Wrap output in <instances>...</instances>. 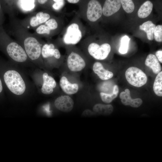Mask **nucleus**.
Masks as SVG:
<instances>
[{
	"mask_svg": "<svg viewBox=\"0 0 162 162\" xmlns=\"http://www.w3.org/2000/svg\"><path fill=\"white\" fill-rule=\"evenodd\" d=\"M0 50L5 52L12 59L18 62L25 61L27 55L22 47L11 41L6 33L0 34Z\"/></svg>",
	"mask_w": 162,
	"mask_h": 162,
	"instance_id": "f257e3e1",
	"label": "nucleus"
},
{
	"mask_svg": "<svg viewBox=\"0 0 162 162\" xmlns=\"http://www.w3.org/2000/svg\"><path fill=\"white\" fill-rule=\"evenodd\" d=\"M3 78L6 86L13 93L20 95L25 92V83L20 74L16 71L10 70L6 71Z\"/></svg>",
	"mask_w": 162,
	"mask_h": 162,
	"instance_id": "f03ea898",
	"label": "nucleus"
},
{
	"mask_svg": "<svg viewBox=\"0 0 162 162\" xmlns=\"http://www.w3.org/2000/svg\"><path fill=\"white\" fill-rule=\"evenodd\" d=\"M125 76L128 82L134 86L140 87L147 81L146 74L140 69L134 67L128 68L125 72Z\"/></svg>",
	"mask_w": 162,
	"mask_h": 162,
	"instance_id": "7ed1b4c3",
	"label": "nucleus"
},
{
	"mask_svg": "<svg viewBox=\"0 0 162 162\" xmlns=\"http://www.w3.org/2000/svg\"><path fill=\"white\" fill-rule=\"evenodd\" d=\"M23 42L24 50L29 57L32 60L38 59L42 50L38 40L32 36H28L24 39Z\"/></svg>",
	"mask_w": 162,
	"mask_h": 162,
	"instance_id": "20e7f679",
	"label": "nucleus"
},
{
	"mask_svg": "<svg viewBox=\"0 0 162 162\" xmlns=\"http://www.w3.org/2000/svg\"><path fill=\"white\" fill-rule=\"evenodd\" d=\"M82 37V33L79 25L74 22L67 27L63 40L66 44L75 45L80 41Z\"/></svg>",
	"mask_w": 162,
	"mask_h": 162,
	"instance_id": "39448f33",
	"label": "nucleus"
},
{
	"mask_svg": "<svg viewBox=\"0 0 162 162\" xmlns=\"http://www.w3.org/2000/svg\"><path fill=\"white\" fill-rule=\"evenodd\" d=\"M111 49L110 45L106 43L101 45L92 42L88 46L87 50L89 54L95 59L103 60L108 56Z\"/></svg>",
	"mask_w": 162,
	"mask_h": 162,
	"instance_id": "423d86ee",
	"label": "nucleus"
},
{
	"mask_svg": "<svg viewBox=\"0 0 162 162\" xmlns=\"http://www.w3.org/2000/svg\"><path fill=\"white\" fill-rule=\"evenodd\" d=\"M102 8L98 1L91 0L88 2L86 11L87 19L90 22H94L101 16Z\"/></svg>",
	"mask_w": 162,
	"mask_h": 162,
	"instance_id": "0eeeda50",
	"label": "nucleus"
},
{
	"mask_svg": "<svg viewBox=\"0 0 162 162\" xmlns=\"http://www.w3.org/2000/svg\"><path fill=\"white\" fill-rule=\"evenodd\" d=\"M69 69L71 71L78 72L83 69L86 63L82 58L78 54L71 52L68 56L67 60Z\"/></svg>",
	"mask_w": 162,
	"mask_h": 162,
	"instance_id": "6e6552de",
	"label": "nucleus"
},
{
	"mask_svg": "<svg viewBox=\"0 0 162 162\" xmlns=\"http://www.w3.org/2000/svg\"><path fill=\"white\" fill-rule=\"evenodd\" d=\"M54 105L59 110L65 112H68L73 109L74 102L73 99L68 95H62L57 98Z\"/></svg>",
	"mask_w": 162,
	"mask_h": 162,
	"instance_id": "1a4fd4ad",
	"label": "nucleus"
},
{
	"mask_svg": "<svg viewBox=\"0 0 162 162\" xmlns=\"http://www.w3.org/2000/svg\"><path fill=\"white\" fill-rule=\"evenodd\" d=\"M58 26L57 20L54 18H50L45 23L39 26L36 32L39 35H49L52 31L56 29Z\"/></svg>",
	"mask_w": 162,
	"mask_h": 162,
	"instance_id": "9d476101",
	"label": "nucleus"
},
{
	"mask_svg": "<svg viewBox=\"0 0 162 162\" xmlns=\"http://www.w3.org/2000/svg\"><path fill=\"white\" fill-rule=\"evenodd\" d=\"M122 103L125 105H130L133 107H139L142 104V101L140 98L132 99L130 90L126 89L124 91L121 92L119 95Z\"/></svg>",
	"mask_w": 162,
	"mask_h": 162,
	"instance_id": "9b49d317",
	"label": "nucleus"
},
{
	"mask_svg": "<svg viewBox=\"0 0 162 162\" xmlns=\"http://www.w3.org/2000/svg\"><path fill=\"white\" fill-rule=\"evenodd\" d=\"M121 4L120 0H106L102 8V14L105 16H110L119 10Z\"/></svg>",
	"mask_w": 162,
	"mask_h": 162,
	"instance_id": "f8f14e48",
	"label": "nucleus"
},
{
	"mask_svg": "<svg viewBox=\"0 0 162 162\" xmlns=\"http://www.w3.org/2000/svg\"><path fill=\"white\" fill-rule=\"evenodd\" d=\"M43 83L41 88L42 92L44 94H48L52 93L53 88L56 86V82L52 76L45 73L43 75Z\"/></svg>",
	"mask_w": 162,
	"mask_h": 162,
	"instance_id": "ddd939ff",
	"label": "nucleus"
},
{
	"mask_svg": "<svg viewBox=\"0 0 162 162\" xmlns=\"http://www.w3.org/2000/svg\"><path fill=\"white\" fill-rule=\"evenodd\" d=\"M94 72L102 80H105L112 78L113 76L111 71L105 69L102 64L99 62H95L93 66Z\"/></svg>",
	"mask_w": 162,
	"mask_h": 162,
	"instance_id": "4468645a",
	"label": "nucleus"
},
{
	"mask_svg": "<svg viewBox=\"0 0 162 162\" xmlns=\"http://www.w3.org/2000/svg\"><path fill=\"white\" fill-rule=\"evenodd\" d=\"M41 54L43 58H47L53 56L58 59L61 57V54L58 50L55 48L53 44H45L42 48Z\"/></svg>",
	"mask_w": 162,
	"mask_h": 162,
	"instance_id": "2eb2a0df",
	"label": "nucleus"
},
{
	"mask_svg": "<svg viewBox=\"0 0 162 162\" xmlns=\"http://www.w3.org/2000/svg\"><path fill=\"white\" fill-rule=\"evenodd\" d=\"M50 18V14L42 11L37 13L31 17L29 21V26L35 27L43 24Z\"/></svg>",
	"mask_w": 162,
	"mask_h": 162,
	"instance_id": "dca6fc26",
	"label": "nucleus"
},
{
	"mask_svg": "<svg viewBox=\"0 0 162 162\" xmlns=\"http://www.w3.org/2000/svg\"><path fill=\"white\" fill-rule=\"evenodd\" d=\"M59 83L62 90L68 94H74L78 91V85L76 83H70L65 76H63L61 78Z\"/></svg>",
	"mask_w": 162,
	"mask_h": 162,
	"instance_id": "f3484780",
	"label": "nucleus"
},
{
	"mask_svg": "<svg viewBox=\"0 0 162 162\" xmlns=\"http://www.w3.org/2000/svg\"><path fill=\"white\" fill-rule=\"evenodd\" d=\"M145 64L146 66L152 69L153 72L155 74H158L161 71V65L156 57L153 54H150L147 56Z\"/></svg>",
	"mask_w": 162,
	"mask_h": 162,
	"instance_id": "a211bd4d",
	"label": "nucleus"
},
{
	"mask_svg": "<svg viewBox=\"0 0 162 162\" xmlns=\"http://www.w3.org/2000/svg\"><path fill=\"white\" fill-rule=\"evenodd\" d=\"M93 110L95 113L103 115H108L113 111V107L111 104H97L93 106Z\"/></svg>",
	"mask_w": 162,
	"mask_h": 162,
	"instance_id": "6ab92c4d",
	"label": "nucleus"
},
{
	"mask_svg": "<svg viewBox=\"0 0 162 162\" xmlns=\"http://www.w3.org/2000/svg\"><path fill=\"white\" fill-rule=\"evenodd\" d=\"M156 25L151 21H148L140 26V29L144 31L146 33L148 40H152L154 38V32Z\"/></svg>",
	"mask_w": 162,
	"mask_h": 162,
	"instance_id": "aec40b11",
	"label": "nucleus"
},
{
	"mask_svg": "<svg viewBox=\"0 0 162 162\" xmlns=\"http://www.w3.org/2000/svg\"><path fill=\"white\" fill-rule=\"evenodd\" d=\"M153 7V4L151 1L145 2L141 6L138 11V16L141 18L147 17L152 12Z\"/></svg>",
	"mask_w": 162,
	"mask_h": 162,
	"instance_id": "412c9836",
	"label": "nucleus"
},
{
	"mask_svg": "<svg viewBox=\"0 0 162 162\" xmlns=\"http://www.w3.org/2000/svg\"><path fill=\"white\" fill-rule=\"evenodd\" d=\"M118 92V86L117 85H115L113 87L112 93L108 94L101 92L100 93V95L103 102L106 103H109L117 97Z\"/></svg>",
	"mask_w": 162,
	"mask_h": 162,
	"instance_id": "4be33fe9",
	"label": "nucleus"
},
{
	"mask_svg": "<svg viewBox=\"0 0 162 162\" xmlns=\"http://www.w3.org/2000/svg\"><path fill=\"white\" fill-rule=\"evenodd\" d=\"M35 0H18L17 4L19 8L25 12L32 11L35 6Z\"/></svg>",
	"mask_w": 162,
	"mask_h": 162,
	"instance_id": "5701e85b",
	"label": "nucleus"
},
{
	"mask_svg": "<svg viewBox=\"0 0 162 162\" xmlns=\"http://www.w3.org/2000/svg\"><path fill=\"white\" fill-rule=\"evenodd\" d=\"M153 89L155 94L159 97L162 96V71L158 74L155 79Z\"/></svg>",
	"mask_w": 162,
	"mask_h": 162,
	"instance_id": "b1692460",
	"label": "nucleus"
},
{
	"mask_svg": "<svg viewBox=\"0 0 162 162\" xmlns=\"http://www.w3.org/2000/svg\"><path fill=\"white\" fill-rule=\"evenodd\" d=\"M130 40V38L127 35L124 36L122 38L121 45L119 50L120 53L124 54L127 52Z\"/></svg>",
	"mask_w": 162,
	"mask_h": 162,
	"instance_id": "393cba45",
	"label": "nucleus"
},
{
	"mask_svg": "<svg viewBox=\"0 0 162 162\" xmlns=\"http://www.w3.org/2000/svg\"><path fill=\"white\" fill-rule=\"evenodd\" d=\"M121 4L124 11L128 13H130L134 10V5L132 0H121Z\"/></svg>",
	"mask_w": 162,
	"mask_h": 162,
	"instance_id": "a878e982",
	"label": "nucleus"
},
{
	"mask_svg": "<svg viewBox=\"0 0 162 162\" xmlns=\"http://www.w3.org/2000/svg\"><path fill=\"white\" fill-rule=\"evenodd\" d=\"M154 37L155 40L158 42L162 41V26H156L154 32Z\"/></svg>",
	"mask_w": 162,
	"mask_h": 162,
	"instance_id": "bb28decb",
	"label": "nucleus"
},
{
	"mask_svg": "<svg viewBox=\"0 0 162 162\" xmlns=\"http://www.w3.org/2000/svg\"><path fill=\"white\" fill-rule=\"evenodd\" d=\"M54 3L52 5V8L56 10H58L64 6V1L63 0H53Z\"/></svg>",
	"mask_w": 162,
	"mask_h": 162,
	"instance_id": "cd10ccee",
	"label": "nucleus"
},
{
	"mask_svg": "<svg viewBox=\"0 0 162 162\" xmlns=\"http://www.w3.org/2000/svg\"><path fill=\"white\" fill-rule=\"evenodd\" d=\"M94 113L89 109H86L83 111L82 116H90L93 115Z\"/></svg>",
	"mask_w": 162,
	"mask_h": 162,
	"instance_id": "c85d7f7f",
	"label": "nucleus"
},
{
	"mask_svg": "<svg viewBox=\"0 0 162 162\" xmlns=\"http://www.w3.org/2000/svg\"><path fill=\"white\" fill-rule=\"evenodd\" d=\"M4 21L3 11L2 7L0 1V26H2Z\"/></svg>",
	"mask_w": 162,
	"mask_h": 162,
	"instance_id": "c756f323",
	"label": "nucleus"
},
{
	"mask_svg": "<svg viewBox=\"0 0 162 162\" xmlns=\"http://www.w3.org/2000/svg\"><path fill=\"white\" fill-rule=\"evenodd\" d=\"M155 54L158 60L162 63V51L161 50L157 51Z\"/></svg>",
	"mask_w": 162,
	"mask_h": 162,
	"instance_id": "7c9ffc66",
	"label": "nucleus"
},
{
	"mask_svg": "<svg viewBox=\"0 0 162 162\" xmlns=\"http://www.w3.org/2000/svg\"><path fill=\"white\" fill-rule=\"evenodd\" d=\"M67 1L70 3L76 4L79 2L80 1L79 0H67Z\"/></svg>",
	"mask_w": 162,
	"mask_h": 162,
	"instance_id": "2f4dec72",
	"label": "nucleus"
},
{
	"mask_svg": "<svg viewBox=\"0 0 162 162\" xmlns=\"http://www.w3.org/2000/svg\"><path fill=\"white\" fill-rule=\"evenodd\" d=\"M48 1L47 0H38L37 1V2L40 4H44Z\"/></svg>",
	"mask_w": 162,
	"mask_h": 162,
	"instance_id": "473e14b6",
	"label": "nucleus"
},
{
	"mask_svg": "<svg viewBox=\"0 0 162 162\" xmlns=\"http://www.w3.org/2000/svg\"><path fill=\"white\" fill-rule=\"evenodd\" d=\"M3 90V86L2 83L0 78V93L2 92Z\"/></svg>",
	"mask_w": 162,
	"mask_h": 162,
	"instance_id": "72a5a7b5",
	"label": "nucleus"
}]
</instances>
